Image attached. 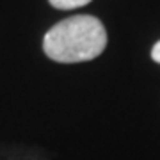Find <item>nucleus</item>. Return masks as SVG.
<instances>
[{"label": "nucleus", "instance_id": "f03ea898", "mask_svg": "<svg viewBox=\"0 0 160 160\" xmlns=\"http://www.w3.org/2000/svg\"><path fill=\"white\" fill-rule=\"evenodd\" d=\"M55 9L61 11H68V9H78V7L87 6L91 0H48Z\"/></svg>", "mask_w": 160, "mask_h": 160}, {"label": "nucleus", "instance_id": "f257e3e1", "mask_svg": "<svg viewBox=\"0 0 160 160\" xmlns=\"http://www.w3.org/2000/svg\"><path fill=\"white\" fill-rule=\"evenodd\" d=\"M107 46V30L96 16L77 14L55 23L43 38L46 57L62 64L92 61Z\"/></svg>", "mask_w": 160, "mask_h": 160}, {"label": "nucleus", "instance_id": "7ed1b4c3", "mask_svg": "<svg viewBox=\"0 0 160 160\" xmlns=\"http://www.w3.org/2000/svg\"><path fill=\"white\" fill-rule=\"evenodd\" d=\"M151 59H153L155 62L160 64V41L153 46V50H151Z\"/></svg>", "mask_w": 160, "mask_h": 160}]
</instances>
